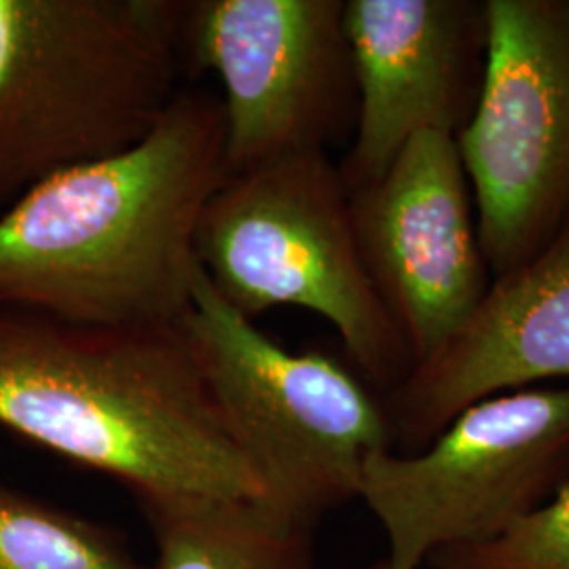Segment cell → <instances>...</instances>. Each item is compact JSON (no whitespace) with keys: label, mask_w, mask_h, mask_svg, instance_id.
I'll return each mask as SVG.
<instances>
[{"label":"cell","mask_w":569,"mask_h":569,"mask_svg":"<svg viewBox=\"0 0 569 569\" xmlns=\"http://www.w3.org/2000/svg\"><path fill=\"white\" fill-rule=\"evenodd\" d=\"M226 180L220 96L183 87L140 142L0 211V308L72 326L182 323L199 224Z\"/></svg>","instance_id":"cell-1"},{"label":"cell","mask_w":569,"mask_h":569,"mask_svg":"<svg viewBox=\"0 0 569 569\" xmlns=\"http://www.w3.org/2000/svg\"><path fill=\"white\" fill-rule=\"evenodd\" d=\"M0 427L138 500L262 498L183 321L72 326L0 308Z\"/></svg>","instance_id":"cell-2"},{"label":"cell","mask_w":569,"mask_h":569,"mask_svg":"<svg viewBox=\"0 0 569 569\" xmlns=\"http://www.w3.org/2000/svg\"><path fill=\"white\" fill-rule=\"evenodd\" d=\"M186 0H0V211L140 142L182 91Z\"/></svg>","instance_id":"cell-3"},{"label":"cell","mask_w":569,"mask_h":569,"mask_svg":"<svg viewBox=\"0 0 569 569\" xmlns=\"http://www.w3.org/2000/svg\"><path fill=\"white\" fill-rule=\"evenodd\" d=\"M197 258L218 296L249 321L277 306L323 317L369 387L388 395L411 371L406 338L367 272L350 190L326 150L230 176L204 207Z\"/></svg>","instance_id":"cell-4"},{"label":"cell","mask_w":569,"mask_h":569,"mask_svg":"<svg viewBox=\"0 0 569 569\" xmlns=\"http://www.w3.org/2000/svg\"><path fill=\"white\" fill-rule=\"evenodd\" d=\"M183 327L266 509L317 529L359 500L366 460L395 449L385 401L323 350L291 352L197 277Z\"/></svg>","instance_id":"cell-5"},{"label":"cell","mask_w":569,"mask_h":569,"mask_svg":"<svg viewBox=\"0 0 569 569\" xmlns=\"http://www.w3.org/2000/svg\"><path fill=\"white\" fill-rule=\"evenodd\" d=\"M569 479V385L488 397L416 453L366 460L359 500L387 533L388 568L488 542L547 505Z\"/></svg>","instance_id":"cell-6"},{"label":"cell","mask_w":569,"mask_h":569,"mask_svg":"<svg viewBox=\"0 0 569 569\" xmlns=\"http://www.w3.org/2000/svg\"><path fill=\"white\" fill-rule=\"evenodd\" d=\"M488 66L456 138L493 277L569 226V0H486Z\"/></svg>","instance_id":"cell-7"},{"label":"cell","mask_w":569,"mask_h":569,"mask_svg":"<svg viewBox=\"0 0 569 569\" xmlns=\"http://www.w3.org/2000/svg\"><path fill=\"white\" fill-rule=\"evenodd\" d=\"M182 44L222 82L228 178L352 133L345 0H186Z\"/></svg>","instance_id":"cell-8"},{"label":"cell","mask_w":569,"mask_h":569,"mask_svg":"<svg viewBox=\"0 0 569 569\" xmlns=\"http://www.w3.org/2000/svg\"><path fill=\"white\" fill-rule=\"evenodd\" d=\"M350 207L367 272L418 366L491 284L456 138H411L382 178L350 190Z\"/></svg>","instance_id":"cell-9"},{"label":"cell","mask_w":569,"mask_h":569,"mask_svg":"<svg viewBox=\"0 0 569 569\" xmlns=\"http://www.w3.org/2000/svg\"><path fill=\"white\" fill-rule=\"evenodd\" d=\"M345 32L357 119L340 171L357 190L411 138L460 136L486 79L488 16L479 0H345Z\"/></svg>","instance_id":"cell-10"},{"label":"cell","mask_w":569,"mask_h":569,"mask_svg":"<svg viewBox=\"0 0 569 569\" xmlns=\"http://www.w3.org/2000/svg\"><path fill=\"white\" fill-rule=\"evenodd\" d=\"M549 380H569V226L493 277L462 327L388 392L392 443L416 453L467 407Z\"/></svg>","instance_id":"cell-11"},{"label":"cell","mask_w":569,"mask_h":569,"mask_svg":"<svg viewBox=\"0 0 569 569\" xmlns=\"http://www.w3.org/2000/svg\"><path fill=\"white\" fill-rule=\"evenodd\" d=\"M154 538L148 569H319L317 529L249 498L138 500Z\"/></svg>","instance_id":"cell-12"},{"label":"cell","mask_w":569,"mask_h":569,"mask_svg":"<svg viewBox=\"0 0 569 569\" xmlns=\"http://www.w3.org/2000/svg\"><path fill=\"white\" fill-rule=\"evenodd\" d=\"M0 569H148L98 521L0 481Z\"/></svg>","instance_id":"cell-13"},{"label":"cell","mask_w":569,"mask_h":569,"mask_svg":"<svg viewBox=\"0 0 569 569\" xmlns=\"http://www.w3.org/2000/svg\"><path fill=\"white\" fill-rule=\"evenodd\" d=\"M430 569H569V479L547 505L488 542L437 550Z\"/></svg>","instance_id":"cell-14"},{"label":"cell","mask_w":569,"mask_h":569,"mask_svg":"<svg viewBox=\"0 0 569 569\" xmlns=\"http://www.w3.org/2000/svg\"><path fill=\"white\" fill-rule=\"evenodd\" d=\"M369 569H390L388 568L387 559H380L378 563H373Z\"/></svg>","instance_id":"cell-15"}]
</instances>
